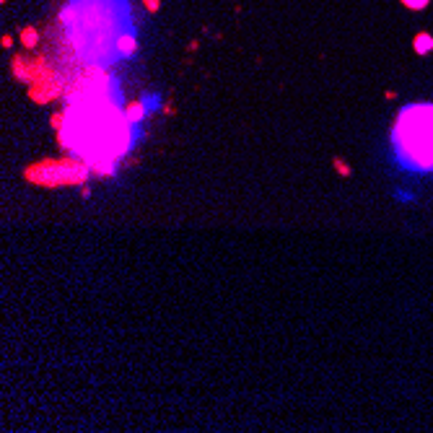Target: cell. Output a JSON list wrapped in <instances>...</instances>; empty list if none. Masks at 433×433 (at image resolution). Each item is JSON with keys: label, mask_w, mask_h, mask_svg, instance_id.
Wrapping results in <instances>:
<instances>
[{"label": "cell", "mask_w": 433, "mask_h": 433, "mask_svg": "<svg viewBox=\"0 0 433 433\" xmlns=\"http://www.w3.org/2000/svg\"><path fill=\"white\" fill-rule=\"evenodd\" d=\"M418 52H428V50H433V39H428V37H420L418 39Z\"/></svg>", "instance_id": "277c9868"}, {"label": "cell", "mask_w": 433, "mask_h": 433, "mask_svg": "<svg viewBox=\"0 0 433 433\" xmlns=\"http://www.w3.org/2000/svg\"><path fill=\"white\" fill-rule=\"evenodd\" d=\"M120 19H128L125 0H73L63 13L78 55L102 65L114 57H130L135 50L132 31L117 26Z\"/></svg>", "instance_id": "6da1fadb"}, {"label": "cell", "mask_w": 433, "mask_h": 433, "mask_svg": "<svg viewBox=\"0 0 433 433\" xmlns=\"http://www.w3.org/2000/svg\"><path fill=\"white\" fill-rule=\"evenodd\" d=\"M73 99L70 109L65 114L63 143L70 146L81 158L99 166L102 158L114 161L130 148V130L114 104L107 99Z\"/></svg>", "instance_id": "7a4b0ae2"}, {"label": "cell", "mask_w": 433, "mask_h": 433, "mask_svg": "<svg viewBox=\"0 0 433 433\" xmlns=\"http://www.w3.org/2000/svg\"><path fill=\"white\" fill-rule=\"evenodd\" d=\"M395 148L402 164L415 172L433 169V107L415 104L400 112L395 128Z\"/></svg>", "instance_id": "3957f363"}]
</instances>
